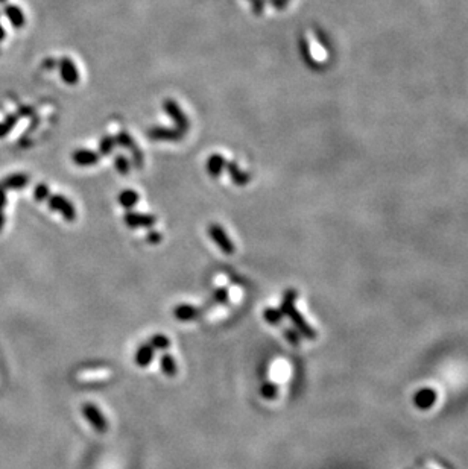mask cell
<instances>
[{"instance_id": "cell-23", "label": "cell", "mask_w": 468, "mask_h": 469, "mask_svg": "<svg viewBox=\"0 0 468 469\" xmlns=\"http://www.w3.org/2000/svg\"><path fill=\"white\" fill-rule=\"evenodd\" d=\"M49 196H51V188L48 187V184L40 182V184L35 185V188H34V198H35V201H38V202L48 201Z\"/></svg>"}, {"instance_id": "cell-13", "label": "cell", "mask_w": 468, "mask_h": 469, "mask_svg": "<svg viewBox=\"0 0 468 469\" xmlns=\"http://www.w3.org/2000/svg\"><path fill=\"white\" fill-rule=\"evenodd\" d=\"M225 170L228 172L231 182L236 184V185H239V187L246 185V184L251 181V176H249V174H248V172L240 170V167H239V164H237L236 161H230V163H227Z\"/></svg>"}, {"instance_id": "cell-10", "label": "cell", "mask_w": 468, "mask_h": 469, "mask_svg": "<svg viewBox=\"0 0 468 469\" xmlns=\"http://www.w3.org/2000/svg\"><path fill=\"white\" fill-rule=\"evenodd\" d=\"M101 155L96 154L95 151L90 149H78L72 154V161L81 167H88V166H95L99 163Z\"/></svg>"}, {"instance_id": "cell-8", "label": "cell", "mask_w": 468, "mask_h": 469, "mask_svg": "<svg viewBox=\"0 0 468 469\" xmlns=\"http://www.w3.org/2000/svg\"><path fill=\"white\" fill-rule=\"evenodd\" d=\"M59 75L62 81L68 85H75L79 81V71L75 65V62L70 58H62L59 61Z\"/></svg>"}, {"instance_id": "cell-9", "label": "cell", "mask_w": 468, "mask_h": 469, "mask_svg": "<svg viewBox=\"0 0 468 469\" xmlns=\"http://www.w3.org/2000/svg\"><path fill=\"white\" fill-rule=\"evenodd\" d=\"M185 132H182V131H179V129H171V128H151L149 131H148V137L149 138H152V140H165V141H176V140H179V138H182V135H184Z\"/></svg>"}, {"instance_id": "cell-37", "label": "cell", "mask_w": 468, "mask_h": 469, "mask_svg": "<svg viewBox=\"0 0 468 469\" xmlns=\"http://www.w3.org/2000/svg\"><path fill=\"white\" fill-rule=\"evenodd\" d=\"M0 3H6V0H0Z\"/></svg>"}, {"instance_id": "cell-28", "label": "cell", "mask_w": 468, "mask_h": 469, "mask_svg": "<svg viewBox=\"0 0 468 469\" xmlns=\"http://www.w3.org/2000/svg\"><path fill=\"white\" fill-rule=\"evenodd\" d=\"M213 301H215V304H227L228 290L225 287H218L213 293Z\"/></svg>"}, {"instance_id": "cell-3", "label": "cell", "mask_w": 468, "mask_h": 469, "mask_svg": "<svg viewBox=\"0 0 468 469\" xmlns=\"http://www.w3.org/2000/svg\"><path fill=\"white\" fill-rule=\"evenodd\" d=\"M207 233L210 235V238L215 241V244L227 255H233L236 252V244L233 240L230 238V235L225 233V230L219 225V224H210L207 228Z\"/></svg>"}, {"instance_id": "cell-30", "label": "cell", "mask_w": 468, "mask_h": 469, "mask_svg": "<svg viewBox=\"0 0 468 469\" xmlns=\"http://www.w3.org/2000/svg\"><path fill=\"white\" fill-rule=\"evenodd\" d=\"M251 6H252V12L260 15L263 14V9H265V0H254L251 2Z\"/></svg>"}, {"instance_id": "cell-21", "label": "cell", "mask_w": 468, "mask_h": 469, "mask_svg": "<svg viewBox=\"0 0 468 469\" xmlns=\"http://www.w3.org/2000/svg\"><path fill=\"white\" fill-rule=\"evenodd\" d=\"M278 392H280V390H278V386H277L274 381H265V383L262 384V387H260L262 397H263L265 400H268V401L277 400Z\"/></svg>"}, {"instance_id": "cell-20", "label": "cell", "mask_w": 468, "mask_h": 469, "mask_svg": "<svg viewBox=\"0 0 468 469\" xmlns=\"http://www.w3.org/2000/svg\"><path fill=\"white\" fill-rule=\"evenodd\" d=\"M148 343L154 348V351H166V350H169L171 348V340H169V337L166 336V334H154L149 340H148Z\"/></svg>"}, {"instance_id": "cell-29", "label": "cell", "mask_w": 468, "mask_h": 469, "mask_svg": "<svg viewBox=\"0 0 468 469\" xmlns=\"http://www.w3.org/2000/svg\"><path fill=\"white\" fill-rule=\"evenodd\" d=\"M161 238H163V234L158 233V231H154V230H151V231L146 234V241H148L149 244H158V243L161 241Z\"/></svg>"}, {"instance_id": "cell-34", "label": "cell", "mask_w": 468, "mask_h": 469, "mask_svg": "<svg viewBox=\"0 0 468 469\" xmlns=\"http://www.w3.org/2000/svg\"><path fill=\"white\" fill-rule=\"evenodd\" d=\"M5 222H6V219H5V214H3V211H0V233L3 231Z\"/></svg>"}, {"instance_id": "cell-38", "label": "cell", "mask_w": 468, "mask_h": 469, "mask_svg": "<svg viewBox=\"0 0 468 469\" xmlns=\"http://www.w3.org/2000/svg\"><path fill=\"white\" fill-rule=\"evenodd\" d=\"M249 2H254V0H249Z\"/></svg>"}, {"instance_id": "cell-27", "label": "cell", "mask_w": 468, "mask_h": 469, "mask_svg": "<svg viewBox=\"0 0 468 469\" xmlns=\"http://www.w3.org/2000/svg\"><path fill=\"white\" fill-rule=\"evenodd\" d=\"M17 117L18 116H14V114H11V116H8L5 121H2L0 123V137H5L11 129H12V126L17 123Z\"/></svg>"}, {"instance_id": "cell-12", "label": "cell", "mask_w": 468, "mask_h": 469, "mask_svg": "<svg viewBox=\"0 0 468 469\" xmlns=\"http://www.w3.org/2000/svg\"><path fill=\"white\" fill-rule=\"evenodd\" d=\"M225 166H227V160L219 154H213L208 157L205 163V170L212 178H218L225 170Z\"/></svg>"}, {"instance_id": "cell-24", "label": "cell", "mask_w": 468, "mask_h": 469, "mask_svg": "<svg viewBox=\"0 0 468 469\" xmlns=\"http://www.w3.org/2000/svg\"><path fill=\"white\" fill-rule=\"evenodd\" d=\"M114 166H116V170L120 175H128L129 170H131V163L125 155H117L116 160H114Z\"/></svg>"}, {"instance_id": "cell-4", "label": "cell", "mask_w": 468, "mask_h": 469, "mask_svg": "<svg viewBox=\"0 0 468 469\" xmlns=\"http://www.w3.org/2000/svg\"><path fill=\"white\" fill-rule=\"evenodd\" d=\"M82 416L87 419V422L93 427V430H96L98 433H107L108 431V421L104 416V413L99 410L95 404L91 403H85L82 407Z\"/></svg>"}, {"instance_id": "cell-15", "label": "cell", "mask_w": 468, "mask_h": 469, "mask_svg": "<svg viewBox=\"0 0 468 469\" xmlns=\"http://www.w3.org/2000/svg\"><path fill=\"white\" fill-rule=\"evenodd\" d=\"M29 184V176L25 174H14L0 181V187L5 190H20Z\"/></svg>"}, {"instance_id": "cell-22", "label": "cell", "mask_w": 468, "mask_h": 469, "mask_svg": "<svg viewBox=\"0 0 468 469\" xmlns=\"http://www.w3.org/2000/svg\"><path fill=\"white\" fill-rule=\"evenodd\" d=\"M114 147H116V138L111 137V135H105L99 143V154L101 155H110Z\"/></svg>"}, {"instance_id": "cell-6", "label": "cell", "mask_w": 468, "mask_h": 469, "mask_svg": "<svg viewBox=\"0 0 468 469\" xmlns=\"http://www.w3.org/2000/svg\"><path fill=\"white\" fill-rule=\"evenodd\" d=\"M163 108H165L166 114L174 120L176 129H179V131H182V132H185V131L189 129V125H190V123H189V118H187L185 113L181 110V107L176 104L175 101L166 99L165 104H163Z\"/></svg>"}, {"instance_id": "cell-11", "label": "cell", "mask_w": 468, "mask_h": 469, "mask_svg": "<svg viewBox=\"0 0 468 469\" xmlns=\"http://www.w3.org/2000/svg\"><path fill=\"white\" fill-rule=\"evenodd\" d=\"M202 314L201 308H196L195 305L190 304H179L174 308V316L176 320L179 322H189V320H195L196 317H199Z\"/></svg>"}, {"instance_id": "cell-19", "label": "cell", "mask_w": 468, "mask_h": 469, "mask_svg": "<svg viewBox=\"0 0 468 469\" xmlns=\"http://www.w3.org/2000/svg\"><path fill=\"white\" fill-rule=\"evenodd\" d=\"M263 319H265L269 325L277 327V325H280V324L283 322L285 316H283V313L280 311V308L268 307V308H265V311H263Z\"/></svg>"}, {"instance_id": "cell-31", "label": "cell", "mask_w": 468, "mask_h": 469, "mask_svg": "<svg viewBox=\"0 0 468 469\" xmlns=\"http://www.w3.org/2000/svg\"><path fill=\"white\" fill-rule=\"evenodd\" d=\"M271 3H272V6L274 8H277V9H285L286 6H288V0H271Z\"/></svg>"}, {"instance_id": "cell-25", "label": "cell", "mask_w": 468, "mask_h": 469, "mask_svg": "<svg viewBox=\"0 0 468 469\" xmlns=\"http://www.w3.org/2000/svg\"><path fill=\"white\" fill-rule=\"evenodd\" d=\"M410 469H453L450 468L449 465L442 463V462H438V460H432L429 459L427 462H419L416 465H413V468Z\"/></svg>"}, {"instance_id": "cell-33", "label": "cell", "mask_w": 468, "mask_h": 469, "mask_svg": "<svg viewBox=\"0 0 468 469\" xmlns=\"http://www.w3.org/2000/svg\"><path fill=\"white\" fill-rule=\"evenodd\" d=\"M32 114H34L32 108H26V107H21V108L18 110V114H17V116H32Z\"/></svg>"}, {"instance_id": "cell-16", "label": "cell", "mask_w": 468, "mask_h": 469, "mask_svg": "<svg viewBox=\"0 0 468 469\" xmlns=\"http://www.w3.org/2000/svg\"><path fill=\"white\" fill-rule=\"evenodd\" d=\"M5 15L8 17L9 23L14 26V28H23L25 26V14L23 11L15 6V5H6L5 6Z\"/></svg>"}, {"instance_id": "cell-2", "label": "cell", "mask_w": 468, "mask_h": 469, "mask_svg": "<svg viewBox=\"0 0 468 469\" xmlns=\"http://www.w3.org/2000/svg\"><path fill=\"white\" fill-rule=\"evenodd\" d=\"M48 205H49L51 210L59 213L64 220H67V222H75L76 220V208H75V205L65 196L51 194L48 198Z\"/></svg>"}, {"instance_id": "cell-1", "label": "cell", "mask_w": 468, "mask_h": 469, "mask_svg": "<svg viewBox=\"0 0 468 469\" xmlns=\"http://www.w3.org/2000/svg\"><path fill=\"white\" fill-rule=\"evenodd\" d=\"M296 299H298V292L295 289H288L283 294V301L280 304V311L283 313L285 317H289L292 322V328H295L302 339L306 340H315L316 339V331L312 328V325L306 320V317L298 311L296 308Z\"/></svg>"}, {"instance_id": "cell-32", "label": "cell", "mask_w": 468, "mask_h": 469, "mask_svg": "<svg viewBox=\"0 0 468 469\" xmlns=\"http://www.w3.org/2000/svg\"><path fill=\"white\" fill-rule=\"evenodd\" d=\"M6 207V190L0 187V211Z\"/></svg>"}, {"instance_id": "cell-18", "label": "cell", "mask_w": 468, "mask_h": 469, "mask_svg": "<svg viewBox=\"0 0 468 469\" xmlns=\"http://www.w3.org/2000/svg\"><path fill=\"white\" fill-rule=\"evenodd\" d=\"M117 201H119V204H120L123 208L131 210V208H134V207L137 205V202L140 201V196H138V193H137L135 190L126 188V190L120 191Z\"/></svg>"}, {"instance_id": "cell-5", "label": "cell", "mask_w": 468, "mask_h": 469, "mask_svg": "<svg viewBox=\"0 0 468 469\" xmlns=\"http://www.w3.org/2000/svg\"><path fill=\"white\" fill-rule=\"evenodd\" d=\"M123 222L131 230H140V228H152L157 224V217L154 214L148 213H137V211H128L123 216Z\"/></svg>"}, {"instance_id": "cell-14", "label": "cell", "mask_w": 468, "mask_h": 469, "mask_svg": "<svg viewBox=\"0 0 468 469\" xmlns=\"http://www.w3.org/2000/svg\"><path fill=\"white\" fill-rule=\"evenodd\" d=\"M154 348L146 342V343H143V345H140L138 347V350L135 351V355H134V361H135V364L138 366V367H148L151 363H152V360H154Z\"/></svg>"}, {"instance_id": "cell-36", "label": "cell", "mask_w": 468, "mask_h": 469, "mask_svg": "<svg viewBox=\"0 0 468 469\" xmlns=\"http://www.w3.org/2000/svg\"><path fill=\"white\" fill-rule=\"evenodd\" d=\"M3 40H5V29L0 24V41H3Z\"/></svg>"}, {"instance_id": "cell-7", "label": "cell", "mask_w": 468, "mask_h": 469, "mask_svg": "<svg viewBox=\"0 0 468 469\" xmlns=\"http://www.w3.org/2000/svg\"><path fill=\"white\" fill-rule=\"evenodd\" d=\"M114 138H116V144L125 147V149H129V151L132 152L134 164H135V167L140 169V167L143 166V154H142V151L137 147V144L134 143V140L131 138V135H129L126 131H120Z\"/></svg>"}, {"instance_id": "cell-26", "label": "cell", "mask_w": 468, "mask_h": 469, "mask_svg": "<svg viewBox=\"0 0 468 469\" xmlns=\"http://www.w3.org/2000/svg\"><path fill=\"white\" fill-rule=\"evenodd\" d=\"M285 337H286V340L293 345V347H299L301 345V340H302V337H301V334L295 330V328H285Z\"/></svg>"}, {"instance_id": "cell-35", "label": "cell", "mask_w": 468, "mask_h": 469, "mask_svg": "<svg viewBox=\"0 0 468 469\" xmlns=\"http://www.w3.org/2000/svg\"><path fill=\"white\" fill-rule=\"evenodd\" d=\"M44 65H46V67H51V68H52V67H55L57 64H55V61H52V59H48V61L44 62Z\"/></svg>"}, {"instance_id": "cell-17", "label": "cell", "mask_w": 468, "mask_h": 469, "mask_svg": "<svg viewBox=\"0 0 468 469\" xmlns=\"http://www.w3.org/2000/svg\"><path fill=\"white\" fill-rule=\"evenodd\" d=\"M160 367H161L163 374L169 378H174L178 374V364H176L175 357L171 355V354H163L160 357Z\"/></svg>"}]
</instances>
